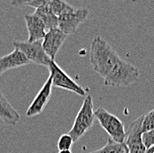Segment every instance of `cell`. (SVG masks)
<instances>
[{"label":"cell","instance_id":"cell-1","mask_svg":"<svg viewBox=\"0 0 154 153\" xmlns=\"http://www.w3.org/2000/svg\"><path fill=\"white\" fill-rule=\"evenodd\" d=\"M120 60L117 52L101 36L97 35L91 41L90 61L93 70L98 75L106 78Z\"/></svg>","mask_w":154,"mask_h":153},{"label":"cell","instance_id":"cell-2","mask_svg":"<svg viewBox=\"0 0 154 153\" xmlns=\"http://www.w3.org/2000/svg\"><path fill=\"white\" fill-rule=\"evenodd\" d=\"M139 78L138 68L121 59L104 78V84L112 87H128L137 82Z\"/></svg>","mask_w":154,"mask_h":153},{"label":"cell","instance_id":"cell-3","mask_svg":"<svg viewBox=\"0 0 154 153\" xmlns=\"http://www.w3.org/2000/svg\"><path fill=\"white\" fill-rule=\"evenodd\" d=\"M94 120L95 114L93 111V98L91 95H87L75 119L74 125L68 132L74 142H76L85 135V133L92 127Z\"/></svg>","mask_w":154,"mask_h":153},{"label":"cell","instance_id":"cell-4","mask_svg":"<svg viewBox=\"0 0 154 153\" xmlns=\"http://www.w3.org/2000/svg\"><path fill=\"white\" fill-rule=\"evenodd\" d=\"M95 118L97 119L101 127L109 135V138L114 141L115 142L122 143L125 142L126 139V130L122 121L109 112L104 108H97L95 112Z\"/></svg>","mask_w":154,"mask_h":153},{"label":"cell","instance_id":"cell-5","mask_svg":"<svg viewBox=\"0 0 154 153\" xmlns=\"http://www.w3.org/2000/svg\"><path fill=\"white\" fill-rule=\"evenodd\" d=\"M13 44L15 49L25 55L30 64L48 67L50 63L52 61L45 51L41 41L33 43L28 41H14Z\"/></svg>","mask_w":154,"mask_h":153},{"label":"cell","instance_id":"cell-6","mask_svg":"<svg viewBox=\"0 0 154 153\" xmlns=\"http://www.w3.org/2000/svg\"><path fill=\"white\" fill-rule=\"evenodd\" d=\"M48 69L50 72V76L51 77L52 80V86L74 92L82 96H84L86 95L85 90L75 82L69 75H67L66 72L62 70L56 62H51L48 66Z\"/></svg>","mask_w":154,"mask_h":153},{"label":"cell","instance_id":"cell-7","mask_svg":"<svg viewBox=\"0 0 154 153\" xmlns=\"http://www.w3.org/2000/svg\"><path fill=\"white\" fill-rule=\"evenodd\" d=\"M89 11L86 9H73L59 17V29L66 34H74L78 27L86 20L89 16Z\"/></svg>","mask_w":154,"mask_h":153},{"label":"cell","instance_id":"cell-8","mask_svg":"<svg viewBox=\"0 0 154 153\" xmlns=\"http://www.w3.org/2000/svg\"><path fill=\"white\" fill-rule=\"evenodd\" d=\"M143 115L138 117L129 125L128 132H126L125 144L129 153H144L145 146L142 141V124Z\"/></svg>","mask_w":154,"mask_h":153},{"label":"cell","instance_id":"cell-9","mask_svg":"<svg viewBox=\"0 0 154 153\" xmlns=\"http://www.w3.org/2000/svg\"><path fill=\"white\" fill-rule=\"evenodd\" d=\"M66 36L67 35L62 32L59 28L49 29L46 32L42 44L48 57L52 61H55V57L64 44Z\"/></svg>","mask_w":154,"mask_h":153},{"label":"cell","instance_id":"cell-10","mask_svg":"<svg viewBox=\"0 0 154 153\" xmlns=\"http://www.w3.org/2000/svg\"><path fill=\"white\" fill-rule=\"evenodd\" d=\"M52 87H53L52 80H51V77L49 75L45 83L37 93L35 97L34 98L29 107L28 108L26 112V115L28 117H34V116L39 115L45 110V108L51 98Z\"/></svg>","mask_w":154,"mask_h":153},{"label":"cell","instance_id":"cell-11","mask_svg":"<svg viewBox=\"0 0 154 153\" xmlns=\"http://www.w3.org/2000/svg\"><path fill=\"white\" fill-rule=\"evenodd\" d=\"M24 19L29 32L28 42L33 43L44 39L46 34V28L42 20L35 14H26L24 16Z\"/></svg>","mask_w":154,"mask_h":153},{"label":"cell","instance_id":"cell-12","mask_svg":"<svg viewBox=\"0 0 154 153\" xmlns=\"http://www.w3.org/2000/svg\"><path fill=\"white\" fill-rule=\"evenodd\" d=\"M30 64L25 55L19 50L14 49L11 53L0 57V76L9 70Z\"/></svg>","mask_w":154,"mask_h":153},{"label":"cell","instance_id":"cell-13","mask_svg":"<svg viewBox=\"0 0 154 153\" xmlns=\"http://www.w3.org/2000/svg\"><path fill=\"white\" fill-rule=\"evenodd\" d=\"M0 120L6 125L16 126L20 116L0 90Z\"/></svg>","mask_w":154,"mask_h":153},{"label":"cell","instance_id":"cell-14","mask_svg":"<svg viewBox=\"0 0 154 153\" xmlns=\"http://www.w3.org/2000/svg\"><path fill=\"white\" fill-rule=\"evenodd\" d=\"M34 14L42 20V21L45 25V28L48 29L59 27V18L51 11L50 7L47 5V0H45L43 5L35 9V12Z\"/></svg>","mask_w":154,"mask_h":153},{"label":"cell","instance_id":"cell-15","mask_svg":"<svg viewBox=\"0 0 154 153\" xmlns=\"http://www.w3.org/2000/svg\"><path fill=\"white\" fill-rule=\"evenodd\" d=\"M89 153H129L128 147L126 146L125 142H115L114 141H112V139H108V142H106V144L95 151H91Z\"/></svg>","mask_w":154,"mask_h":153},{"label":"cell","instance_id":"cell-16","mask_svg":"<svg viewBox=\"0 0 154 153\" xmlns=\"http://www.w3.org/2000/svg\"><path fill=\"white\" fill-rule=\"evenodd\" d=\"M47 5L50 7L51 11L58 18L63 14L74 9V7L68 3L60 0H47Z\"/></svg>","mask_w":154,"mask_h":153},{"label":"cell","instance_id":"cell-17","mask_svg":"<svg viewBox=\"0 0 154 153\" xmlns=\"http://www.w3.org/2000/svg\"><path fill=\"white\" fill-rule=\"evenodd\" d=\"M45 3V0H29V1H24V0H14L11 2V5H14V7L18 8H23V7H34V8H38L39 6L43 5Z\"/></svg>","mask_w":154,"mask_h":153},{"label":"cell","instance_id":"cell-18","mask_svg":"<svg viewBox=\"0 0 154 153\" xmlns=\"http://www.w3.org/2000/svg\"><path fill=\"white\" fill-rule=\"evenodd\" d=\"M74 142H75L73 138L71 137V136L68 133H66V134H63L59 138L57 146L60 151H67L72 148Z\"/></svg>","mask_w":154,"mask_h":153},{"label":"cell","instance_id":"cell-19","mask_svg":"<svg viewBox=\"0 0 154 153\" xmlns=\"http://www.w3.org/2000/svg\"><path fill=\"white\" fill-rule=\"evenodd\" d=\"M154 129V109L151 112L143 115V124H142V132H146Z\"/></svg>","mask_w":154,"mask_h":153},{"label":"cell","instance_id":"cell-20","mask_svg":"<svg viewBox=\"0 0 154 153\" xmlns=\"http://www.w3.org/2000/svg\"><path fill=\"white\" fill-rule=\"evenodd\" d=\"M142 141L146 150L154 145V129L143 132L142 134Z\"/></svg>","mask_w":154,"mask_h":153},{"label":"cell","instance_id":"cell-21","mask_svg":"<svg viewBox=\"0 0 154 153\" xmlns=\"http://www.w3.org/2000/svg\"><path fill=\"white\" fill-rule=\"evenodd\" d=\"M59 153H72L71 150H67V151H60Z\"/></svg>","mask_w":154,"mask_h":153},{"label":"cell","instance_id":"cell-22","mask_svg":"<svg viewBox=\"0 0 154 153\" xmlns=\"http://www.w3.org/2000/svg\"><path fill=\"white\" fill-rule=\"evenodd\" d=\"M153 153H154V152H153Z\"/></svg>","mask_w":154,"mask_h":153}]
</instances>
